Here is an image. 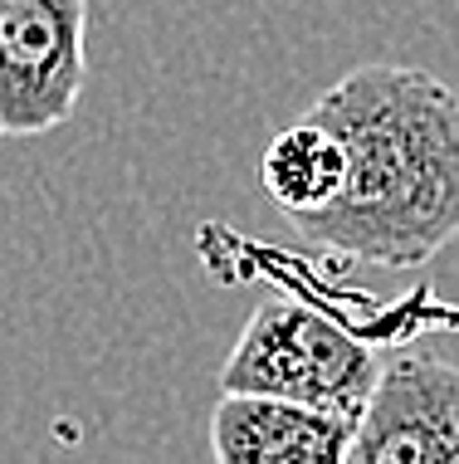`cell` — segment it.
Here are the masks:
<instances>
[{"instance_id": "6da1fadb", "label": "cell", "mask_w": 459, "mask_h": 464, "mask_svg": "<svg viewBox=\"0 0 459 464\" xmlns=\"http://www.w3.org/2000/svg\"><path fill=\"white\" fill-rule=\"evenodd\" d=\"M347 147V186L293 220L308 245L377 269H420L459 240V93L406 64H357L313 98Z\"/></svg>"}, {"instance_id": "7a4b0ae2", "label": "cell", "mask_w": 459, "mask_h": 464, "mask_svg": "<svg viewBox=\"0 0 459 464\" xmlns=\"http://www.w3.org/2000/svg\"><path fill=\"white\" fill-rule=\"evenodd\" d=\"M377 382V347L299 298H274L254 308L220 367V392L303 401L347 420H362Z\"/></svg>"}, {"instance_id": "3957f363", "label": "cell", "mask_w": 459, "mask_h": 464, "mask_svg": "<svg viewBox=\"0 0 459 464\" xmlns=\"http://www.w3.org/2000/svg\"><path fill=\"white\" fill-rule=\"evenodd\" d=\"M89 83V0H0V132L40 137Z\"/></svg>"}, {"instance_id": "277c9868", "label": "cell", "mask_w": 459, "mask_h": 464, "mask_svg": "<svg viewBox=\"0 0 459 464\" xmlns=\"http://www.w3.org/2000/svg\"><path fill=\"white\" fill-rule=\"evenodd\" d=\"M342 464H459V367L440 357L381 367Z\"/></svg>"}, {"instance_id": "5b68a950", "label": "cell", "mask_w": 459, "mask_h": 464, "mask_svg": "<svg viewBox=\"0 0 459 464\" xmlns=\"http://www.w3.org/2000/svg\"><path fill=\"white\" fill-rule=\"evenodd\" d=\"M357 420L259 392H220L210 411L215 464H342Z\"/></svg>"}, {"instance_id": "8992f818", "label": "cell", "mask_w": 459, "mask_h": 464, "mask_svg": "<svg viewBox=\"0 0 459 464\" xmlns=\"http://www.w3.org/2000/svg\"><path fill=\"white\" fill-rule=\"evenodd\" d=\"M259 186L283 220H308L328 210L347 186V147L322 118L303 112L259 157Z\"/></svg>"}, {"instance_id": "52a82bcc", "label": "cell", "mask_w": 459, "mask_h": 464, "mask_svg": "<svg viewBox=\"0 0 459 464\" xmlns=\"http://www.w3.org/2000/svg\"><path fill=\"white\" fill-rule=\"evenodd\" d=\"M0 137H5V132H0Z\"/></svg>"}]
</instances>
